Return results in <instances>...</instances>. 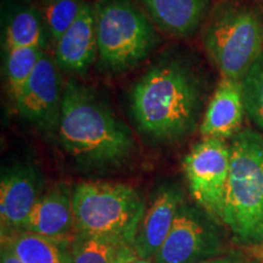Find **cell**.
Instances as JSON below:
<instances>
[{
  "mask_svg": "<svg viewBox=\"0 0 263 263\" xmlns=\"http://www.w3.org/2000/svg\"><path fill=\"white\" fill-rule=\"evenodd\" d=\"M205 94V82L192 62L164 57L132 87L129 108L134 124L141 134L160 144L185 139L202 118Z\"/></svg>",
  "mask_w": 263,
  "mask_h": 263,
  "instance_id": "obj_1",
  "label": "cell"
},
{
  "mask_svg": "<svg viewBox=\"0 0 263 263\" xmlns=\"http://www.w3.org/2000/svg\"><path fill=\"white\" fill-rule=\"evenodd\" d=\"M59 143L81 168L112 170L136 153L130 128L97 91L71 78L64 88Z\"/></svg>",
  "mask_w": 263,
  "mask_h": 263,
  "instance_id": "obj_2",
  "label": "cell"
},
{
  "mask_svg": "<svg viewBox=\"0 0 263 263\" xmlns=\"http://www.w3.org/2000/svg\"><path fill=\"white\" fill-rule=\"evenodd\" d=\"M222 222L245 246L263 244V133L246 128L230 140Z\"/></svg>",
  "mask_w": 263,
  "mask_h": 263,
  "instance_id": "obj_3",
  "label": "cell"
},
{
  "mask_svg": "<svg viewBox=\"0 0 263 263\" xmlns=\"http://www.w3.org/2000/svg\"><path fill=\"white\" fill-rule=\"evenodd\" d=\"M202 43L222 77L240 82L263 52V15L246 0H218L203 24Z\"/></svg>",
  "mask_w": 263,
  "mask_h": 263,
  "instance_id": "obj_4",
  "label": "cell"
},
{
  "mask_svg": "<svg viewBox=\"0 0 263 263\" xmlns=\"http://www.w3.org/2000/svg\"><path fill=\"white\" fill-rule=\"evenodd\" d=\"M98 60L121 73L137 67L160 43L156 26L138 0H95Z\"/></svg>",
  "mask_w": 263,
  "mask_h": 263,
  "instance_id": "obj_5",
  "label": "cell"
},
{
  "mask_svg": "<svg viewBox=\"0 0 263 263\" xmlns=\"http://www.w3.org/2000/svg\"><path fill=\"white\" fill-rule=\"evenodd\" d=\"M145 210L143 196L127 184L83 182L73 188L76 234L132 245Z\"/></svg>",
  "mask_w": 263,
  "mask_h": 263,
  "instance_id": "obj_6",
  "label": "cell"
},
{
  "mask_svg": "<svg viewBox=\"0 0 263 263\" xmlns=\"http://www.w3.org/2000/svg\"><path fill=\"white\" fill-rule=\"evenodd\" d=\"M229 166V144L216 138H202L183 160L190 194L200 209L215 221L222 222Z\"/></svg>",
  "mask_w": 263,
  "mask_h": 263,
  "instance_id": "obj_7",
  "label": "cell"
},
{
  "mask_svg": "<svg viewBox=\"0 0 263 263\" xmlns=\"http://www.w3.org/2000/svg\"><path fill=\"white\" fill-rule=\"evenodd\" d=\"M215 219L184 201L154 263H203L223 255L224 242Z\"/></svg>",
  "mask_w": 263,
  "mask_h": 263,
  "instance_id": "obj_8",
  "label": "cell"
},
{
  "mask_svg": "<svg viewBox=\"0 0 263 263\" xmlns=\"http://www.w3.org/2000/svg\"><path fill=\"white\" fill-rule=\"evenodd\" d=\"M64 88L57 61L44 52L31 78L14 100L16 110L38 129H58Z\"/></svg>",
  "mask_w": 263,
  "mask_h": 263,
  "instance_id": "obj_9",
  "label": "cell"
},
{
  "mask_svg": "<svg viewBox=\"0 0 263 263\" xmlns=\"http://www.w3.org/2000/svg\"><path fill=\"white\" fill-rule=\"evenodd\" d=\"M44 177L35 164L15 162L2 171V236L21 232L32 209L44 194Z\"/></svg>",
  "mask_w": 263,
  "mask_h": 263,
  "instance_id": "obj_10",
  "label": "cell"
},
{
  "mask_svg": "<svg viewBox=\"0 0 263 263\" xmlns=\"http://www.w3.org/2000/svg\"><path fill=\"white\" fill-rule=\"evenodd\" d=\"M183 203V194L174 184H166L156 190L132 244L138 255L147 259L155 257L168 236Z\"/></svg>",
  "mask_w": 263,
  "mask_h": 263,
  "instance_id": "obj_11",
  "label": "cell"
},
{
  "mask_svg": "<svg viewBox=\"0 0 263 263\" xmlns=\"http://www.w3.org/2000/svg\"><path fill=\"white\" fill-rule=\"evenodd\" d=\"M55 61L59 68L84 74L98 59V41L93 3L85 0L73 24L55 43Z\"/></svg>",
  "mask_w": 263,
  "mask_h": 263,
  "instance_id": "obj_12",
  "label": "cell"
},
{
  "mask_svg": "<svg viewBox=\"0 0 263 263\" xmlns=\"http://www.w3.org/2000/svg\"><path fill=\"white\" fill-rule=\"evenodd\" d=\"M245 115L241 82L222 77L203 111L200 133L202 138L233 139L241 130Z\"/></svg>",
  "mask_w": 263,
  "mask_h": 263,
  "instance_id": "obj_13",
  "label": "cell"
},
{
  "mask_svg": "<svg viewBox=\"0 0 263 263\" xmlns=\"http://www.w3.org/2000/svg\"><path fill=\"white\" fill-rule=\"evenodd\" d=\"M21 232L54 239H73V189L60 183L44 192L32 209Z\"/></svg>",
  "mask_w": 263,
  "mask_h": 263,
  "instance_id": "obj_14",
  "label": "cell"
},
{
  "mask_svg": "<svg viewBox=\"0 0 263 263\" xmlns=\"http://www.w3.org/2000/svg\"><path fill=\"white\" fill-rule=\"evenodd\" d=\"M154 25L177 38L195 34L205 24L212 0H138Z\"/></svg>",
  "mask_w": 263,
  "mask_h": 263,
  "instance_id": "obj_15",
  "label": "cell"
},
{
  "mask_svg": "<svg viewBox=\"0 0 263 263\" xmlns=\"http://www.w3.org/2000/svg\"><path fill=\"white\" fill-rule=\"evenodd\" d=\"M2 20L4 51L18 48L44 50L50 41L41 11L35 5L6 0L3 3Z\"/></svg>",
  "mask_w": 263,
  "mask_h": 263,
  "instance_id": "obj_16",
  "label": "cell"
},
{
  "mask_svg": "<svg viewBox=\"0 0 263 263\" xmlns=\"http://www.w3.org/2000/svg\"><path fill=\"white\" fill-rule=\"evenodd\" d=\"M73 239H54L28 232L2 236L22 263H71Z\"/></svg>",
  "mask_w": 263,
  "mask_h": 263,
  "instance_id": "obj_17",
  "label": "cell"
},
{
  "mask_svg": "<svg viewBox=\"0 0 263 263\" xmlns=\"http://www.w3.org/2000/svg\"><path fill=\"white\" fill-rule=\"evenodd\" d=\"M43 54L44 50L39 48H18L4 51L5 78L12 101L24 89Z\"/></svg>",
  "mask_w": 263,
  "mask_h": 263,
  "instance_id": "obj_18",
  "label": "cell"
},
{
  "mask_svg": "<svg viewBox=\"0 0 263 263\" xmlns=\"http://www.w3.org/2000/svg\"><path fill=\"white\" fill-rule=\"evenodd\" d=\"M84 3L85 0H38L35 6L54 44L73 24Z\"/></svg>",
  "mask_w": 263,
  "mask_h": 263,
  "instance_id": "obj_19",
  "label": "cell"
},
{
  "mask_svg": "<svg viewBox=\"0 0 263 263\" xmlns=\"http://www.w3.org/2000/svg\"><path fill=\"white\" fill-rule=\"evenodd\" d=\"M120 242L111 239L74 234L71 263H116Z\"/></svg>",
  "mask_w": 263,
  "mask_h": 263,
  "instance_id": "obj_20",
  "label": "cell"
},
{
  "mask_svg": "<svg viewBox=\"0 0 263 263\" xmlns=\"http://www.w3.org/2000/svg\"><path fill=\"white\" fill-rule=\"evenodd\" d=\"M240 82L246 115L263 130V52Z\"/></svg>",
  "mask_w": 263,
  "mask_h": 263,
  "instance_id": "obj_21",
  "label": "cell"
},
{
  "mask_svg": "<svg viewBox=\"0 0 263 263\" xmlns=\"http://www.w3.org/2000/svg\"><path fill=\"white\" fill-rule=\"evenodd\" d=\"M116 263H154V261L138 255L132 245L122 244L117 250Z\"/></svg>",
  "mask_w": 263,
  "mask_h": 263,
  "instance_id": "obj_22",
  "label": "cell"
},
{
  "mask_svg": "<svg viewBox=\"0 0 263 263\" xmlns=\"http://www.w3.org/2000/svg\"><path fill=\"white\" fill-rule=\"evenodd\" d=\"M0 263H22L16 257L10 246L5 242H2V254H0Z\"/></svg>",
  "mask_w": 263,
  "mask_h": 263,
  "instance_id": "obj_23",
  "label": "cell"
},
{
  "mask_svg": "<svg viewBox=\"0 0 263 263\" xmlns=\"http://www.w3.org/2000/svg\"><path fill=\"white\" fill-rule=\"evenodd\" d=\"M203 263H248L244 258L236 255H227V256H219V257L210 259V261Z\"/></svg>",
  "mask_w": 263,
  "mask_h": 263,
  "instance_id": "obj_24",
  "label": "cell"
}]
</instances>
